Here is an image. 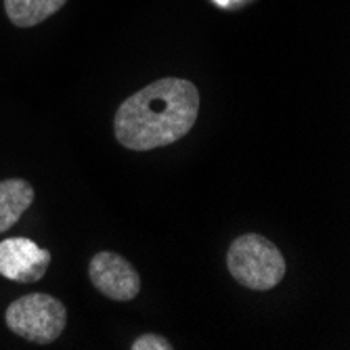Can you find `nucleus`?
I'll return each mask as SVG.
<instances>
[{"instance_id":"nucleus-1","label":"nucleus","mask_w":350,"mask_h":350,"mask_svg":"<svg viewBox=\"0 0 350 350\" xmlns=\"http://www.w3.org/2000/svg\"><path fill=\"white\" fill-rule=\"evenodd\" d=\"M198 116V86L185 78H160L131 94L118 107L113 135L126 149L151 151L187 137Z\"/></svg>"},{"instance_id":"nucleus-2","label":"nucleus","mask_w":350,"mask_h":350,"mask_svg":"<svg viewBox=\"0 0 350 350\" xmlns=\"http://www.w3.org/2000/svg\"><path fill=\"white\" fill-rule=\"evenodd\" d=\"M227 269L239 285L254 292L277 288L288 273L281 250L271 239L256 233L233 239L227 252Z\"/></svg>"},{"instance_id":"nucleus-3","label":"nucleus","mask_w":350,"mask_h":350,"mask_svg":"<svg viewBox=\"0 0 350 350\" xmlns=\"http://www.w3.org/2000/svg\"><path fill=\"white\" fill-rule=\"evenodd\" d=\"M7 327L40 346L53 344L68 325V308L51 294H27L13 300L5 312Z\"/></svg>"},{"instance_id":"nucleus-4","label":"nucleus","mask_w":350,"mask_h":350,"mask_svg":"<svg viewBox=\"0 0 350 350\" xmlns=\"http://www.w3.org/2000/svg\"><path fill=\"white\" fill-rule=\"evenodd\" d=\"M88 277L103 296L116 302H131L141 292L137 269L116 252H99L88 262Z\"/></svg>"},{"instance_id":"nucleus-5","label":"nucleus","mask_w":350,"mask_h":350,"mask_svg":"<svg viewBox=\"0 0 350 350\" xmlns=\"http://www.w3.org/2000/svg\"><path fill=\"white\" fill-rule=\"evenodd\" d=\"M51 252L27 237L0 241V275L17 283L40 281L51 265Z\"/></svg>"},{"instance_id":"nucleus-6","label":"nucleus","mask_w":350,"mask_h":350,"mask_svg":"<svg viewBox=\"0 0 350 350\" xmlns=\"http://www.w3.org/2000/svg\"><path fill=\"white\" fill-rule=\"evenodd\" d=\"M36 191L25 178L0 180V235L13 229L23 212L34 204Z\"/></svg>"},{"instance_id":"nucleus-7","label":"nucleus","mask_w":350,"mask_h":350,"mask_svg":"<svg viewBox=\"0 0 350 350\" xmlns=\"http://www.w3.org/2000/svg\"><path fill=\"white\" fill-rule=\"evenodd\" d=\"M68 0H5V11L15 27H34L66 7Z\"/></svg>"},{"instance_id":"nucleus-8","label":"nucleus","mask_w":350,"mask_h":350,"mask_svg":"<svg viewBox=\"0 0 350 350\" xmlns=\"http://www.w3.org/2000/svg\"><path fill=\"white\" fill-rule=\"evenodd\" d=\"M133 350H172L174 346L170 344V340H166L164 336L157 334H143L141 338H137L131 346Z\"/></svg>"}]
</instances>
